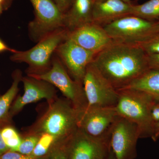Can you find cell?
<instances>
[{
    "label": "cell",
    "instance_id": "603a6c76",
    "mask_svg": "<svg viewBox=\"0 0 159 159\" xmlns=\"http://www.w3.org/2000/svg\"><path fill=\"white\" fill-rule=\"evenodd\" d=\"M139 45L148 55L159 54V32L152 34Z\"/></svg>",
    "mask_w": 159,
    "mask_h": 159
},
{
    "label": "cell",
    "instance_id": "7c38bea8",
    "mask_svg": "<svg viewBox=\"0 0 159 159\" xmlns=\"http://www.w3.org/2000/svg\"><path fill=\"white\" fill-rule=\"evenodd\" d=\"M68 159H105L109 140L91 136L78 128L66 143Z\"/></svg>",
    "mask_w": 159,
    "mask_h": 159
},
{
    "label": "cell",
    "instance_id": "30bf717a",
    "mask_svg": "<svg viewBox=\"0 0 159 159\" xmlns=\"http://www.w3.org/2000/svg\"><path fill=\"white\" fill-rule=\"evenodd\" d=\"M118 116L115 107L87 106L79 112L78 128L91 136L109 140L111 129Z\"/></svg>",
    "mask_w": 159,
    "mask_h": 159
},
{
    "label": "cell",
    "instance_id": "5bb4252c",
    "mask_svg": "<svg viewBox=\"0 0 159 159\" xmlns=\"http://www.w3.org/2000/svg\"><path fill=\"white\" fill-rule=\"evenodd\" d=\"M68 38L80 47L96 54L113 41L102 26L93 22L69 32Z\"/></svg>",
    "mask_w": 159,
    "mask_h": 159
},
{
    "label": "cell",
    "instance_id": "484cf974",
    "mask_svg": "<svg viewBox=\"0 0 159 159\" xmlns=\"http://www.w3.org/2000/svg\"><path fill=\"white\" fill-rule=\"evenodd\" d=\"M61 12L64 14L68 10L73 0H52Z\"/></svg>",
    "mask_w": 159,
    "mask_h": 159
},
{
    "label": "cell",
    "instance_id": "44dd1931",
    "mask_svg": "<svg viewBox=\"0 0 159 159\" xmlns=\"http://www.w3.org/2000/svg\"><path fill=\"white\" fill-rule=\"evenodd\" d=\"M40 136L35 134L27 133L22 138L20 144L17 148L11 151L16 152L25 155H31L37 145Z\"/></svg>",
    "mask_w": 159,
    "mask_h": 159
},
{
    "label": "cell",
    "instance_id": "6da1fadb",
    "mask_svg": "<svg viewBox=\"0 0 159 159\" xmlns=\"http://www.w3.org/2000/svg\"><path fill=\"white\" fill-rule=\"evenodd\" d=\"M93 62L117 90L149 70L148 55L139 45L114 41L96 54Z\"/></svg>",
    "mask_w": 159,
    "mask_h": 159
},
{
    "label": "cell",
    "instance_id": "ac0fdd59",
    "mask_svg": "<svg viewBox=\"0 0 159 159\" xmlns=\"http://www.w3.org/2000/svg\"><path fill=\"white\" fill-rule=\"evenodd\" d=\"M22 77L20 71H16L11 87L0 97V121H3L8 117L9 107L18 92L19 84Z\"/></svg>",
    "mask_w": 159,
    "mask_h": 159
},
{
    "label": "cell",
    "instance_id": "4fadbf2b",
    "mask_svg": "<svg viewBox=\"0 0 159 159\" xmlns=\"http://www.w3.org/2000/svg\"><path fill=\"white\" fill-rule=\"evenodd\" d=\"M24 93L17 98L12 105L10 113H18L27 104L33 103L43 99L48 102H51L57 98L55 87L49 83L28 75L22 77Z\"/></svg>",
    "mask_w": 159,
    "mask_h": 159
},
{
    "label": "cell",
    "instance_id": "3957f363",
    "mask_svg": "<svg viewBox=\"0 0 159 159\" xmlns=\"http://www.w3.org/2000/svg\"><path fill=\"white\" fill-rule=\"evenodd\" d=\"M118 91L119 99L115 107L118 115L138 126L140 139H152L155 123L152 118L151 110L158 100L149 94L134 89L125 88Z\"/></svg>",
    "mask_w": 159,
    "mask_h": 159
},
{
    "label": "cell",
    "instance_id": "8992f818",
    "mask_svg": "<svg viewBox=\"0 0 159 159\" xmlns=\"http://www.w3.org/2000/svg\"><path fill=\"white\" fill-rule=\"evenodd\" d=\"M88 106L116 107L119 92L94 64H90L83 80Z\"/></svg>",
    "mask_w": 159,
    "mask_h": 159
},
{
    "label": "cell",
    "instance_id": "d590c367",
    "mask_svg": "<svg viewBox=\"0 0 159 159\" xmlns=\"http://www.w3.org/2000/svg\"><path fill=\"white\" fill-rule=\"evenodd\" d=\"M122 1H124V2L126 3H131V0H122Z\"/></svg>",
    "mask_w": 159,
    "mask_h": 159
},
{
    "label": "cell",
    "instance_id": "4dcf8cb0",
    "mask_svg": "<svg viewBox=\"0 0 159 159\" xmlns=\"http://www.w3.org/2000/svg\"><path fill=\"white\" fill-rule=\"evenodd\" d=\"M159 139V122L156 123L155 125V133L152 140L154 142H156Z\"/></svg>",
    "mask_w": 159,
    "mask_h": 159
},
{
    "label": "cell",
    "instance_id": "ba28073f",
    "mask_svg": "<svg viewBox=\"0 0 159 159\" xmlns=\"http://www.w3.org/2000/svg\"><path fill=\"white\" fill-rule=\"evenodd\" d=\"M34 11V19L28 25L30 38L37 43L60 28H64L63 14L52 0H30Z\"/></svg>",
    "mask_w": 159,
    "mask_h": 159
},
{
    "label": "cell",
    "instance_id": "f1b7e54d",
    "mask_svg": "<svg viewBox=\"0 0 159 159\" xmlns=\"http://www.w3.org/2000/svg\"><path fill=\"white\" fill-rule=\"evenodd\" d=\"M10 149L5 144L1 134V129H0V156L3 154L9 151Z\"/></svg>",
    "mask_w": 159,
    "mask_h": 159
},
{
    "label": "cell",
    "instance_id": "277c9868",
    "mask_svg": "<svg viewBox=\"0 0 159 159\" xmlns=\"http://www.w3.org/2000/svg\"><path fill=\"white\" fill-rule=\"evenodd\" d=\"M69 32L65 28L57 29L40 40L31 49L16 50L10 58L15 62L28 64V74L44 73L51 67L53 55L58 46L68 38Z\"/></svg>",
    "mask_w": 159,
    "mask_h": 159
},
{
    "label": "cell",
    "instance_id": "f546056e",
    "mask_svg": "<svg viewBox=\"0 0 159 159\" xmlns=\"http://www.w3.org/2000/svg\"><path fill=\"white\" fill-rule=\"evenodd\" d=\"M16 51V50L10 48L9 47H7L2 41L0 40V52L4 51H10L13 53Z\"/></svg>",
    "mask_w": 159,
    "mask_h": 159
},
{
    "label": "cell",
    "instance_id": "9c48e42d",
    "mask_svg": "<svg viewBox=\"0 0 159 159\" xmlns=\"http://www.w3.org/2000/svg\"><path fill=\"white\" fill-rule=\"evenodd\" d=\"M109 144L116 159H135L140 139L138 126L124 117L118 116L110 133Z\"/></svg>",
    "mask_w": 159,
    "mask_h": 159
},
{
    "label": "cell",
    "instance_id": "d4e9b609",
    "mask_svg": "<svg viewBox=\"0 0 159 159\" xmlns=\"http://www.w3.org/2000/svg\"><path fill=\"white\" fill-rule=\"evenodd\" d=\"M46 156L37 157L31 154H22L16 152L9 150L1 156L0 159H46Z\"/></svg>",
    "mask_w": 159,
    "mask_h": 159
},
{
    "label": "cell",
    "instance_id": "83f0119b",
    "mask_svg": "<svg viewBox=\"0 0 159 159\" xmlns=\"http://www.w3.org/2000/svg\"><path fill=\"white\" fill-rule=\"evenodd\" d=\"M151 116L156 125L159 122V101L156 102L152 107L151 110Z\"/></svg>",
    "mask_w": 159,
    "mask_h": 159
},
{
    "label": "cell",
    "instance_id": "1f68e13d",
    "mask_svg": "<svg viewBox=\"0 0 159 159\" xmlns=\"http://www.w3.org/2000/svg\"><path fill=\"white\" fill-rule=\"evenodd\" d=\"M153 34L159 32V20L155 22L152 29Z\"/></svg>",
    "mask_w": 159,
    "mask_h": 159
},
{
    "label": "cell",
    "instance_id": "8fae6325",
    "mask_svg": "<svg viewBox=\"0 0 159 159\" xmlns=\"http://www.w3.org/2000/svg\"><path fill=\"white\" fill-rule=\"evenodd\" d=\"M55 54L70 77L83 84L87 68L96 54L80 47L68 37L58 46Z\"/></svg>",
    "mask_w": 159,
    "mask_h": 159
},
{
    "label": "cell",
    "instance_id": "ffe728a7",
    "mask_svg": "<svg viewBox=\"0 0 159 159\" xmlns=\"http://www.w3.org/2000/svg\"><path fill=\"white\" fill-rule=\"evenodd\" d=\"M39 139L31 155L37 157H45L54 147L60 144L54 136L47 133L40 135Z\"/></svg>",
    "mask_w": 159,
    "mask_h": 159
},
{
    "label": "cell",
    "instance_id": "2e32d148",
    "mask_svg": "<svg viewBox=\"0 0 159 159\" xmlns=\"http://www.w3.org/2000/svg\"><path fill=\"white\" fill-rule=\"evenodd\" d=\"M95 0H73L63 15V26L69 31L93 22V11Z\"/></svg>",
    "mask_w": 159,
    "mask_h": 159
},
{
    "label": "cell",
    "instance_id": "9a60e30c",
    "mask_svg": "<svg viewBox=\"0 0 159 159\" xmlns=\"http://www.w3.org/2000/svg\"><path fill=\"white\" fill-rule=\"evenodd\" d=\"M132 5L122 0H95L93 22L103 27L120 18L131 15Z\"/></svg>",
    "mask_w": 159,
    "mask_h": 159
},
{
    "label": "cell",
    "instance_id": "d6986e66",
    "mask_svg": "<svg viewBox=\"0 0 159 159\" xmlns=\"http://www.w3.org/2000/svg\"><path fill=\"white\" fill-rule=\"evenodd\" d=\"M131 15L149 21H156L159 19V0H149L141 5H132Z\"/></svg>",
    "mask_w": 159,
    "mask_h": 159
},
{
    "label": "cell",
    "instance_id": "836d02e7",
    "mask_svg": "<svg viewBox=\"0 0 159 159\" xmlns=\"http://www.w3.org/2000/svg\"><path fill=\"white\" fill-rule=\"evenodd\" d=\"M6 4V0H0V4L3 5Z\"/></svg>",
    "mask_w": 159,
    "mask_h": 159
},
{
    "label": "cell",
    "instance_id": "e0dca14e",
    "mask_svg": "<svg viewBox=\"0 0 159 159\" xmlns=\"http://www.w3.org/2000/svg\"><path fill=\"white\" fill-rule=\"evenodd\" d=\"M125 88L142 91L159 101V71L149 69Z\"/></svg>",
    "mask_w": 159,
    "mask_h": 159
},
{
    "label": "cell",
    "instance_id": "8d00e7d4",
    "mask_svg": "<svg viewBox=\"0 0 159 159\" xmlns=\"http://www.w3.org/2000/svg\"><path fill=\"white\" fill-rule=\"evenodd\" d=\"M11 1V0H6V3H7V2H8V1Z\"/></svg>",
    "mask_w": 159,
    "mask_h": 159
},
{
    "label": "cell",
    "instance_id": "52a82bcc",
    "mask_svg": "<svg viewBox=\"0 0 159 159\" xmlns=\"http://www.w3.org/2000/svg\"><path fill=\"white\" fill-rule=\"evenodd\" d=\"M155 22L129 15L103 27L114 41L139 45L153 34L152 28Z\"/></svg>",
    "mask_w": 159,
    "mask_h": 159
},
{
    "label": "cell",
    "instance_id": "d6a6232c",
    "mask_svg": "<svg viewBox=\"0 0 159 159\" xmlns=\"http://www.w3.org/2000/svg\"><path fill=\"white\" fill-rule=\"evenodd\" d=\"M105 159H116V157H115V155H114L113 152L111 150V148L109 152L108 155L107 156V157Z\"/></svg>",
    "mask_w": 159,
    "mask_h": 159
},
{
    "label": "cell",
    "instance_id": "cb8c5ba5",
    "mask_svg": "<svg viewBox=\"0 0 159 159\" xmlns=\"http://www.w3.org/2000/svg\"><path fill=\"white\" fill-rule=\"evenodd\" d=\"M66 142L56 145L47 155L46 159H68L66 149Z\"/></svg>",
    "mask_w": 159,
    "mask_h": 159
},
{
    "label": "cell",
    "instance_id": "5b68a950",
    "mask_svg": "<svg viewBox=\"0 0 159 159\" xmlns=\"http://www.w3.org/2000/svg\"><path fill=\"white\" fill-rule=\"evenodd\" d=\"M28 75L45 80L57 88L79 111L87 107L88 104L83 85L70 77L57 56L52 58L51 67L48 70L41 74Z\"/></svg>",
    "mask_w": 159,
    "mask_h": 159
},
{
    "label": "cell",
    "instance_id": "7402d4cb",
    "mask_svg": "<svg viewBox=\"0 0 159 159\" xmlns=\"http://www.w3.org/2000/svg\"><path fill=\"white\" fill-rule=\"evenodd\" d=\"M1 134L9 150L17 148L21 142V137L17 131L11 126H6L1 129Z\"/></svg>",
    "mask_w": 159,
    "mask_h": 159
},
{
    "label": "cell",
    "instance_id": "7a4b0ae2",
    "mask_svg": "<svg viewBox=\"0 0 159 159\" xmlns=\"http://www.w3.org/2000/svg\"><path fill=\"white\" fill-rule=\"evenodd\" d=\"M48 103L47 110L28 133L50 134L58 143H65L78 129L79 111L66 98L57 97Z\"/></svg>",
    "mask_w": 159,
    "mask_h": 159
},
{
    "label": "cell",
    "instance_id": "4316f807",
    "mask_svg": "<svg viewBox=\"0 0 159 159\" xmlns=\"http://www.w3.org/2000/svg\"><path fill=\"white\" fill-rule=\"evenodd\" d=\"M148 61L149 69L159 71V54L148 55Z\"/></svg>",
    "mask_w": 159,
    "mask_h": 159
},
{
    "label": "cell",
    "instance_id": "e575fe53",
    "mask_svg": "<svg viewBox=\"0 0 159 159\" xmlns=\"http://www.w3.org/2000/svg\"><path fill=\"white\" fill-rule=\"evenodd\" d=\"M2 5L0 4V14L2 13V11L3 6Z\"/></svg>",
    "mask_w": 159,
    "mask_h": 159
}]
</instances>
